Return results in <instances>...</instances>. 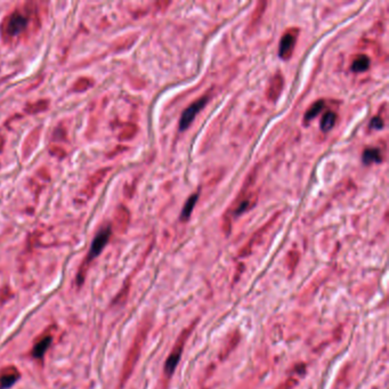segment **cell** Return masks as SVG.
<instances>
[{
  "mask_svg": "<svg viewBox=\"0 0 389 389\" xmlns=\"http://www.w3.org/2000/svg\"><path fill=\"white\" fill-rule=\"evenodd\" d=\"M192 329H193V325H192V328L190 330H185L184 332H183L181 334L180 339H178V341L176 343L175 348H174V351L170 355H169V357L167 359V362H165V365H164V373L168 375V377H170V375L175 372V369L176 366L178 364V362H180V359L182 356V353H183V348H184V345H185V341L187 340V338L190 337V333Z\"/></svg>",
  "mask_w": 389,
  "mask_h": 389,
  "instance_id": "obj_2",
  "label": "cell"
},
{
  "mask_svg": "<svg viewBox=\"0 0 389 389\" xmlns=\"http://www.w3.org/2000/svg\"><path fill=\"white\" fill-rule=\"evenodd\" d=\"M298 33L299 31L297 29H291L283 34L279 48V56L282 60H289L291 57L294 46H296Z\"/></svg>",
  "mask_w": 389,
  "mask_h": 389,
  "instance_id": "obj_3",
  "label": "cell"
},
{
  "mask_svg": "<svg viewBox=\"0 0 389 389\" xmlns=\"http://www.w3.org/2000/svg\"><path fill=\"white\" fill-rule=\"evenodd\" d=\"M324 102L323 101H317L315 102L314 104H313L310 109L307 110V112L305 113V117H304V119H305V122L308 123L311 122L313 119H314L317 114H319L322 110H323L324 107Z\"/></svg>",
  "mask_w": 389,
  "mask_h": 389,
  "instance_id": "obj_11",
  "label": "cell"
},
{
  "mask_svg": "<svg viewBox=\"0 0 389 389\" xmlns=\"http://www.w3.org/2000/svg\"><path fill=\"white\" fill-rule=\"evenodd\" d=\"M208 102L207 97H202L194 102L193 104H191L187 109L184 111V113L182 114V119L180 121V129L182 132L186 131L187 128L190 127V124L193 122V120L195 119L196 114H198L201 110L203 109V106L205 105V103Z\"/></svg>",
  "mask_w": 389,
  "mask_h": 389,
  "instance_id": "obj_5",
  "label": "cell"
},
{
  "mask_svg": "<svg viewBox=\"0 0 389 389\" xmlns=\"http://www.w3.org/2000/svg\"><path fill=\"white\" fill-rule=\"evenodd\" d=\"M383 127V120L380 117H374L370 122V128L373 129V131H379Z\"/></svg>",
  "mask_w": 389,
  "mask_h": 389,
  "instance_id": "obj_15",
  "label": "cell"
},
{
  "mask_svg": "<svg viewBox=\"0 0 389 389\" xmlns=\"http://www.w3.org/2000/svg\"><path fill=\"white\" fill-rule=\"evenodd\" d=\"M146 332H147V330H143V331H141L140 333L137 334L136 340H135V342H134V345L132 347L131 352H129L128 357H127V360H126V363H124V365H123L122 377H121L122 383L126 382L127 379L129 378V375L132 374V371L134 369V366H135V364H136V361L138 360V356H140L141 348L143 346V343H144L145 337H146Z\"/></svg>",
  "mask_w": 389,
  "mask_h": 389,
  "instance_id": "obj_1",
  "label": "cell"
},
{
  "mask_svg": "<svg viewBox=\"0 0 389 389\" xmlns=\"http://www.w3.org/2000/svg\"><path fill=\"white\" fill-rule=\"evenodd\" d=\"M363 162L370 164L373 162H381V154L377 149H368L363 153Z\"/></svg>",
  "mask_w": 389,
  "mask_h": 389,
  "instance_id": "obj_13",
  "label": "cell"
},
{
  "mask_svg": "<svg viewBox=\"0 0 389 389\" xmlns=\"http://www.w3.org/2000/svg\"><path fill=\"white\" fill-rule=\"evenodd\" d=\"M110 236H111L110 227H105V229H103L100 233L95 236V239H94L93 243H92L91 250H89V252H88L86 265L88 263H91L93 259H95L98 254L103 251V249L105 248V245L107 244V242H109Z\"/></svg>",
  "mask_w": 389,
  "mask_h": 389,
  "instance_id": "obj_4",
  "label": "cell"
},
{
  "mask_svg": "<svg viewBox=\"0 0 389 389\" xmlns=\"http://www.w3.org/2000/svg\"><path fill=\"white\" fill-rule=\"evenodd\" d=\"M198 199H199V194L195 193V194L192 195L189 200H187V202L184 205V209H183V211H182L183 221H187V219L190 218L191 213H192V210H193Z\"/></svg>",
  "mask_w": 389,
  "mask_h": 389,
  "instance_id": "obj_14",
  "label": "cell"
},
{
  "mask_svg": "<svg viewBox=\"0 0 389 389\" xmlns=\"http://www.w3.org/2000/svg\"><path fill=\"white\" fill-rule=\"evenodd\" d=\"M21 374L15 366H7L0 371V389H8L20 379Z\"/></svg>",
  "mask_w": 389,
  "mask_h": 389,
  "instance_id": "obj_7",
  "label": "cell"
},
{
  "mask_svg": "<svg viewBox=\"0 0 389 389\" xmlns=\"http://www.w3.org/2000/svg\"><path fill=\"white\" fill-rule=\"evenodd\" d=\"M336 121H337V114L329 111V112H326L323 115V118L321 120V129L323 132H330L331 129L333 128L334 124H336Z\"/></svg>",
  "mask_w": 389,
  "mask_h": 389,
  "instance_id": "obj_10",
  "label": "cell"
},
{
  "mask_svg": "<svg viewBox=\"0 0 389 389\" xmlns=\"http://www.w3.org/2000/svg\"><path fill=\"white\" fill-rule=\"evenodd\" d=\"M282 88H283V77L280 73H277L271 80L270 87L267 89V97L270 98L271 101L275 102L277 98H279L281 92H282Z\"/></svg>",
  "mask_w": 389,
  "mask_h": 389,
  "instance_id": "obj_8",
  "label": "cell"
},
{
  "mask_svg": "<svg viewBox=\"0 0 389 389\" xmlns=\"http://www.w3.org/2000/svg\"><path fill=\"white\" fill-rule=\"evenodd\" d=\"M369 66H370L369 57L362 55L360 57H357V59L353 62L352 71H354V72H363V71H366L369 69Z\"/></svg>",
  "mask_w": 389,
  "mask_h": 389,
  "instance_id": "obj_12",
  "label": "cell"
},
{
  "mask_svg": "<svg viewBox=\"0 0 389 389\" xmlns=\"http://www.w3.org/2000/svg\"><path fill=\"white\" fill-rule=\"evenodd\" d=\"M52 341L53 337L49 336V334H46V336H44L41 339H39V341L33 346L32 356L35 357V359H41V357L46 354L48 348L51 347Z\"/></svg>",
  "mask_w": 389,
  "mask_h": 389,
  "instance_id": "obj_9",
  "label": "cell"
},
{
  "mask_svg": "<svg viewBox=\"0 0 389 389\" xmlns=\"http://www.w3.org/2000/svg\"><path fill=\"white\" fill-rule=\"evenodd\" d=\"M26 24H28V17L24 16L22 13L16 12L14 14L11 15L10 20H8L7 23V34L10 35H16L21 33L22 31L25 30Z\"/></svg>",
  "mask_w": 389,
  "mask_h": 389,
  "instance_id": "obj_6",
  "label": "cell"
}]
</instances>
